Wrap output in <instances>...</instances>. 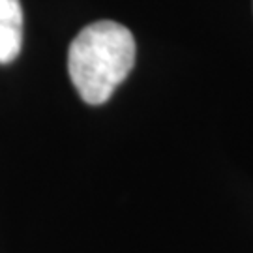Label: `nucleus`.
I'll return each mask as SVG.
<instances>
[{"label": "nucleus", "instance_id": "obj_1", "mask_svg": "<svg viewBox=\"0 0 253 253\" xmlns=\"http://www.w3.org/2000/svg\"><path fill=\"white\" fill-rule=\"evenodd\" d=\"M135 64V40L117 21H96L73 38L68 72L79 96L101 105L113 96Z\"/></svg>", "mask_w": 253, "mask_h": 253}, {"label": "nucleus", "instance_id": "obj_2", "mask_svg": "<svg viewBox=\"0 0 253 253\" xmlns=\"http://www.w3.org/2000/svg\"><path fill=\"white\" fill-rule=\"evenodd\" d=\"M23 45V8L19 0H0V64L13 62Z\"/></svg>", "mask_w": 253, "mask_h": 253}]
</instances>
